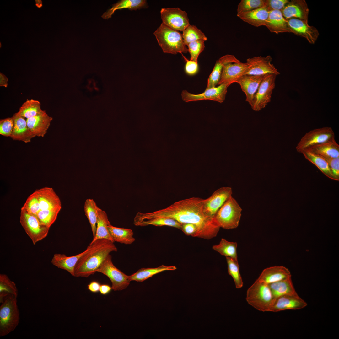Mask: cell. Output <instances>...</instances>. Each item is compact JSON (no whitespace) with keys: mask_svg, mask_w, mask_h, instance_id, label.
Returning a JSON list of instances; mask_svg holds the SVG:
<instances>
[{"mask_svg":"<svg viewBox=\"0 0 339 339\" xmlns=\"http://www.w3.org/2000/svg\"><path fill=\"white\" fill-rule=\"evenodd\" d=\"M307 305V303L297 293L287 294L275 299L270 311L277 312L288 309H299Z\"/></svg>","mask_w":339,"mask_h":339,"instance_id":"cell-16","label":"cell"},{"mask_svg":"<svg viewBox=\"0 0 339 339\" xmlns=\"http://www.w3.org/2000/svg\"><path fill=\"white\" fill-rule=\"evenodd\" d=\"M97 213L98 219L96 234L91 243L101 239H107L114 243V241L108 229V226L110 223L108 220L107 213L105 211L99 207Z\"/></svg>","mask_w":339,"mask_h":339,"instance_id":"cell-29","label":"cell"},{"mask_svg":"<svg viewBox=\"0 0 339 339\" xmlns=\"http://www.w3.org/2000/svg\"><path fill=\"white\" fill-rule=\"evenodd\" d=\"M289 1L288 0H265V6L269 12L272 10L281 11Z\"/></svg>","mask_w":339,"mask_h":339,"instance_id":"cell-48","label":"cell"},{"mask_svg":"<svg viewBox=\"0 0 339 339\" xmlns=\"http://www.w3.org/2000/svg\"><path fill=\"white\" fill-rule=\"evenodd\" d=\"M117 251L113 242L107 239L90 243L75 266L74 277H88L94 274L110 253Z\"/></svg>","mask_w":339,"mask_h":339,"instance_id":"cell-2","label":"cell"},{"mask_svg":"<svg viewBox=\"0 0 339 339\" xmlns=\"http://www.w3.org/2000/svg\"><path fill=\"white\" fill-rule=\"evenodd\" d=\"M247 68L246 63H243L238 59L225 65L223 68L219 81V85L224 83L235 82L241 76L243 75Z\"/></svg>","mask_w":339,"mask_h":339,"instance_id":"cell-17","label":"cell"},{"mask_svg":"<svg viewBox=\"0 0 339 339\" xmlns=\"http://www.w3.org/2000/svg\"><path fill=\"white\" fill-rule=\"evenodd\" d=\"M335 138V134L331 127H325L316 128L307 132L301 138L296 149L301 153L307 148Z\"/></svg>","mask_w":339,"mask_h":339,"instance_id":"cell-10","label":"cell"},{"mask_svg":"<svg viewBox=\"0 0 339 339\" xmlns=\"http://www.w3.org/2000/svg\"><path fill=\"white\" fill-rule=\"evenodd\" d=\"M35 192L39 202L40 210H61V200L52 188L45 187Z\"/></svg>","mask_w":339,"mask_h":339,"instance_id":"cell-18","label":"cell"},{"mask_svg":"<svg viewBox=\"0 0 339 339\" xmlns=\"http://www.w3.org/2000/svg\"><path fill=\"white\" fill-rule=\"evenodd\" d=\"M247 303L260 311H270L274 299L269 285L257 279L248 289Z\"/></svg>","mask_w":339,"mask_h":339,"instance_id":"cell-4","label":"cell"},{"mask_svg":"<svg viewBox=\"0 0 339 339\" xmlns=\"http://www.w3.org/2000/svg\"><path fill=\"white\" fill-rule=\"evenodd\" d=\"M13 117H8L0 121V134L6 137H10L14 126Z\"/></svg>","mask_w":339,"mask_h":339,"instance_id":"cell-46","label":"cell"},{"mask_svg":"<svg viewBox=\"0 0 339 339\" xmlns=\"http://www.w3.org/2000/svg\"><path fill=\"white\" fill-rule=\"evenodd\" d=\"M100 284L96 281H93L87 285L88 289L93 293H97L99 292Z\"/></svg>","mask_w":339,"mask_h":339,"instance_id":"cell-51","label":"cell"},{"mask_svg":"<svg viewBox=\"0 0 339 339\" xmlns=\"http://www.w3.org/2000/svg\"><path fill=\"white\" fill-rule=\"evenodd\" d=\"M242 210L236 200L231 196L214 216V221L220 228L225 229L236 228L239 224Z\"/></svg>","mask_w":339,"mask_h":339,"instance_id":"cell-6","label":"cell"},{"mask_svg":"<svg viewBox=\"0 0 339 339\" xmlns=\"http://www.w3.org/2000/svg\"><path fill=\"white\" fill-rule=\"evenodd\" d=\"M237 243L229 242L222 238L219 243L213 246V249L221 255L237 260Z\"/></svg>","mask_w":339,"mask_h":339,"instance_id":"cell-39","label":"cell"},{"mask_svg":"<svg viewBox=\"0 0 339 339\" xmlns=\"http://www.w3.org/2000/svg\"><path fill=\"white\" fill-rule=\"evenodd\" d=\"M112 289V287L106 284L100 285L99 292L101 294L106 295L109 293Z\"/></svg>","mask_w":339,"mask_h":339,"instance_id":"cell-52","label":"cell"},{"mask_svg":"<svg viewBox=\"0 0 339 339\" xmlns=\"http://www.w3.org/2000/svg\"><path fill=\"white\" fill-rule=\"evenodd\" d=\"M281 11L287 20L294 18L308 22L309 9L304 0L289 1Z\"/></svg>","mask_w":339,"mask_h":339,"instance_id":"cell-19","label":"cell"},{"mask_svg":"<svg viewBox=\"0 0 339 339\" xmlns=\"http://www.w3.org/2000/svg\"><path fill=\"white\" fill-rule=\"evenodd\" d=\"M52 118L45 110L26 120L27 126L35 136L43 137L47 133Z\"/></svg>","mask_w":339,"mask_h":339,"instance_id":"cell-21","label":"cell"},{"mask_svg":"<svg viewBox=\"0 0 339 339\" xmlns=\"http://www.w3.org/2000/svg\"><path fill=\"white\" fill-rule=\"evenodd\" d=\"M133 223L136 226H145L153 225L156 226H167L181 229L182 224L174 219L165 218H155L149 219L134 220Z\"/></svg>","mask_w":339,"mask_h":339,"instance_id":"cell-35","label":"cell"},{"mask_svg":"<svg viewBox=\"0 0 339 339\" xmlns=\"http://www.w3.org/2000/svg\"><path fill=\"white\" fill-rule=\"evenodd\" d=\"M20 222L34 245L46 237L50 228L41 223L36 215L21 209Z\"/></svg>","mask_w":339,"mask_h":339,"instance_id":"cell-7","label":"cell"},{"mask_svg":"<svg viewBox=\"0 0 339 339\" xmlns=\"http://www.w3.org/2000/svg\"><path fill=\"white\" fill-rule=\"evenodd\" d=\"M276 76L274 74L264 75L250 105L253 110L259 111L271 101L273 90L275 87Z\"/></svg>","mask_w":339,"mask_h":339,"instance_id":"cell-9","label":"cell"},{"mask_svg":"<svg viewBox=\"0 0 339 339\" xmlns=\"http://www.w3.org/2000/svg\"><path fill=\"white\" fill-rule=\"evenodd\" d=\"M185 70L186 73L189 75L193 76L195 75L198 71L197 62L191 60H186Z\"/></svg>","mask_w":339,"mask_h":339,"instance_id":"cell-49","label":"cell"},{"mask_svg":"<svg viewBox=\"0 0 339 339\" xmlns=\"http://www.w3.org/2000/svg\"><path fill=\"white\" fill-rule=\"evenodd\" d=\"M98 207L94 201L92 199H87L84 206L85 214L90 225L93 238L96 234L98 219L97 210Z\"/></svg>","mask_w":339,"mask_h":339,"instance_id":"cell-37","label":"cell"},{"mask_svg":"<svg viewBox=\"0 0 339 339\" xmlns=\"http://www.w3.org/2000/svg\"><path fill=\"white\" fill-rule=\"evenodd\" d=\"M59 210H40L36 215L43 225L50 228L56 220Z\"/></svg>","mask_w":339,"mask_h":339,"instance_id":"cell-42","label":"cell"},{"mask_svg":"<svg viewBox=\"0 0 339 339\" xmlns=\"http://www.w3.org/2000/svg\"><path fill=\"white\" fill-rule=\"evenodd\" d=\"M41 104L37 100L27 99L20 107L16 114L27 119L29 118L40 113L43 110L41 109Z\"/></svg>","mask_w":339,"mask_h":339,"instance_id":"cell-38","label":"cell"},{"mask_svg":"<svg viewBox=\"0 0 339 339\" xmlns=\"http://www.w3.org/2000/svg\"><path fill=\"white\" fill-rule=\"evenodd\" d=\"M232 189L228 187H222L215 191L211 196L204 199L203 208L207 215L213 217L228 199L232 194Z\"/></svg>","mask_w":339,"mask_h":339,"instance_id":"cell-14","label":"cell"},{"mask_svg":"<svg viewBox=\"0 0 339 339\" xmlns=\"http://www.w3.org/2000/svg\"><path fill=\"white\" fill-rule=\"evenodd\" d=\"M14 126L12 134L10 137L13 140L30 142L35 136L28 128L25 118L15 113L13 116Z\"/></svg>","mask_w":339,"mask_h":339,"instance_id":"cell-23","label":"cell"},{"mask_svg":"<svg viewBox=\"0 0 339 339\" xmlns=\"http://www.w3.org/2000/svg\"><path fill=\"white\" fill-rule=\"evenodd\" d=\"M145 0H121L113 4L112 7L103 13L101 17L105 19L111 18L115 11L123 8L130 10L139 9L146 6Z\"/></svg>","mask_w":339,"mask_h":339,"instance_id":"cell-30","label":"cell"},{"mask_svg":"<svg viewBox=\"0 0 339 339\" xmlns=\"http://www.w3.org/2000/svg\"><path fill=\"white\" fill-rule=\"evenodd\" d=\"M8 79L4 74L0 73V86L7 87L8 86Z\"/></svg>","mask_w":339,"mask_h":339,"instance_id":"cell-53","label":"cell"},{"mask_svg":"<svg viewBox=\"0 0 339 339\" xmlns=\"http://www.w3.org/2000/svg\"><path fill=\"white\" fill-rule=\"evenodd\" d=\"M204 199L192 197L176 202L164 208L151 212H138L139 219L165 218L176 220L181 224L192 223L197 229V237L207 239L216 237L220 227L214 217L207 215L203 208Z\"/></svg>","mask_w":339,"mask_h":339,"instance_id":"cell-1","label":"cell"},{"mask_svg":"<svg viewBox=\"0 0 339 339\" xmlns=\"http://www.w3.org/2000/svg\"><path fill=\"white\" fill-rule=\"evenodd\" d=\"M327 162L335 180H339V157L333 158L322 156Z\"/></svg>","mask_w":339,"mask_h":339,"instance_id":"cell-47","label":"cell"},{"mask_svg":"<svg viewBox=\"0 0 339 339\" xmlns=\"http://www.w3.org/2000/svg\"><path fill=\"white\" fill-rule=\"evenodd\" d=\"M269 11L264 6L252 11L241 13L237 16L244 21L255 27L265 26Z\"/></svg>","mask_w":339,"mask_h":339,"instance_id":"cell-25","label":"cell"},{"mask_svg":"<svg viewBox=\"0 0 339 339\" xmlns=\"http://www.w3.org/2000/svg\"><path fill=\"white\" fill-rule=\"evenodd\" d=\"M237 59L233 55L227 54L217 60L213 69L208 78L206 89L216 87L219 81L224 66Z\"/></svg>","mask_w":339,"mask_h":339,"instance_id":"cell-28","label":"cell"},{"mask_svg":"<svg viewBox=\"0 0 339 339\" xmlns=\"http://www.w3.org/2000/svg\"><path fill=\"white\" fill-rule=\"evenodd\" d=\"M272 60L270 55L266 57L255 56L247 59L246 62L247 68L244 75H260L274 74L277 75L280 74V73L277 69L271 63Z\"/></svg>","mask_w":339,"mask_h":339,"instance_id":"cell-13","label":"cell"},{"mask_svg":"<svg viewBox=\"0 0 339 339\" xmlns=\"http://www.w3.org/2000/svg\"><path fill=\"white\" fill-rule=\"evenodd\" d=\"M204 42L203 40H197L191 42L187 45L191 56L190 60L197 62L200 54L205 47Z\"/></svg>","mask_w":339,"mask_h":339,"instance_id":"cell-45","label":"cell"},{"mask_svg":"<svg viewBox=\"0 0 339 339\" xmlns=\"http://www.w3.org/2000/svg\"><path fill=\"white\" fill-rule=\"evenodd\" d=\"M181 230L187 235L197 237V228L194 224L192 223L182 224Z\"/></svg>","mask_w":339,"mask_h":339,"instance_id":"cell-50","label":"cell"},{"mask_svg":"<svg viewBox=\"0 0 339 339\" xmlns=\"http://www.w3.org/2000/svg\"><path fill=\"white\" fill-rule=\"evenodd\" d=\"M96 272L103 274L109 278L112 284V289L115 291L125 289L130 284V281L129 276L114 265L111 256L110 254L106 257Z\"/></svg>","mask_w":339,"mask_h":339,"instance_id":"cell-8","label":"cell"},{"mask_svg":"<svg viewBox=\"0 0 339 339\" xmlns=\"http://www.w3.org/2000/svg\"><path fill=\"white\" fill-rule=\"evenodd\" d=\"M291 277L288 268L282 266H275L264 269L257 279L269 284Z\"/></svg>","mask_w":339,"mask_h":339,"instance_id":"cell-22","label":"cell"},{"mask_svg":"<svg viewBox=\"0 0 339 339\" xmlns=\"http://www.w3.org/2000/svg\"><path fill=\"white\" fill-rule=\"evenodd\" d=\"M305 150L322 156L339 157V145L335 138L311 146Z\"/></svg>","mask_w":339,"mask_h":339,"instance_id":"cell-27","label":"cell"},{"mask_svg":"<svg viewBox=\"0 0 339 339\" xmlns=\"http://www.w3.org/2000/svg\"><path fill=\"white\" fill-rule=\"evenodd\" d=\"M265 75H244L240 77L235 81L240 85L242 90L245 94L246 101L248 102L250 105Z\"/></svg>","mask_w":339,"mask_h":339,"instance_id":"cell-20","label":"cell"},{"mask_svg":"<svg viewBox=\"0 0 339 339\" xmlns=\"http://www.w3.org/2000/svg\"><path fill=\"white\" fill-rule=\"evenodd\" d=\"M108 229L114 242L130 245L135 241L133 232L131 229L116 227L110 224L108 226Z\"/></svg>","mask_w":339,"mask_h":339,"instance_id":"cell-32","label":"cell"},{"mask_svg":"<svg viewBox=\"0 0 339 339\" xmlns=\"http://www.w3.org/2000/svg\"><path fill=\"white\" fill-rule=\"evenodd\" d=\"M287 20L291 33L305 38L311 44L315 43L319 35L315 27L304 20L293 18Z\"/></svg>","mask_w":339,"mask_h":339,"instance_id":"cell-15","label":"cell"},{"mask_svg":"<svg viewBox=\"0 0 339 339\" xmlns=\"http://www.w3.org/2000/svg\"><path fill=\"white\" fill-rule=\"evenodd\" d=\"M21 209L34 215L37 214L40 209L39 202L35 191L28 196Z\"/></svg>","mask_w":339,"mask_h":339,"instance_id":"cell-44","label":"cell"},{"mask_svg":"<svg viewBox=\"0 0 339 339\" xmlns=\"http://www.w3.org/2000/svg\"><path fill=\"white\" fill-rule=\"evenodd\" d=\"M17 297L10 296L1 303L0 306V336L3 337L14 330L20 321Z\"/></svg>","mask_w":339,"mask_h":339,"instance_id":"cell-5","label":"cell"},{"mask_svg":"<svg viewBox=\"0 0 339 339\" xmlns=\"http://www.w3.org/2000/svg\"><path fill=\"white\" fill-rule=\"evenodd\" d=\"M265 6V0H242L237 9V16Z\"/></svg>","mask_w":339,"mask_h":339,"instance_id":"cell-43","label":"cell"},{"mask_svg":"<svg viewBox=\"0 0 339 339\" xmlns=\"http://www.w3.org/2000/svg\"><path fill=\"white\" fill-rule=\"evenodd\" d=\"M35 5L37 8H40L42 7L43 4L42 3V2L41 0H35Z\"/></svg>","mask_w":339,"mask_h":339,"instance_id":"cell-54","label":"cell"},{"mask_svg":"<svg viewBox=\"0 0 339 339\" xmlns=\"http://www.w3.org/2000/svg\"><path fill=\"white\" fill-rule=\"evenodd\" d=\"M153 34L164 53L176 54L188 52V48L183 41L182 34L179 31L162 23Z\"/></svg>","mask_w":339,"mask_h":339,"instance_id":"cell-3","label":"cell"},{"mask_svg":"<svg viewBox=\"0 0 339 339\" xmlns=\"http://www.w3.org/2000/svg\"><path fill=\"white\" fill-rule=\"evenodd\" d=\"M175 266H166L163 265L154 268H142L136 272L129 276L130 281H135L142 282L153 275L165 271H174L176 269Z\"/></svg>","mask_w":339,"mask_h":339,"instance_id":"cell-31","label":"cell"},{"mask_svg":"<svg viewBox=\"0 0 339 339\" xmlns=\"http://www.w3.org/2000/svg\"><path fill=\"white\" fill-rule=\"evenodd\" d=\"M230 85L228 83L222 84L217 87L206 89L202 93L196 94L184 90L181 92L182 99L183 101L186 102L210 100L222 103L225 99L227 88Z\"/></svg>","mask_w":339,"mask_h":339,"instance_id":"cell-12","label":"cell"},{"mask_svg":"<svg viewBox=\"0 0 339 339\" xmlns=\"http://www.w3.org/2000/svg\"><path fill=\"white\" fill-rule=\"evenodd\" d=\"M182 37L185 45L197 40L206 41L207 37L201 30L194 25H188L182 31Z\"/></svg>","mask_w":339,"mask_h":339,"instance_id":"cell-40","label":"cell"},{"mask_svg":"<svg viewBox=\"0 0 339 339\" xmlns=\"http://www.w3.org/2000/svg\"><path fill=\"white\" fill-rule=\"evenodd\" d=\"M18 290L16 284L4 274L0 275V303H2L8 297L12 296L17 298Z\"/></svg>","mask_w":339,"mask_h":339,"instance_id":"cell-36","label":"cell"},{"mask_svg":"<svg viewBox=\"0 0 339 339\" xmlns=\"http://www.w3.org/2000/svg\"><path fill=\"white\" fill-rule=\"evenodd\" d=\"M301 153L306 159L316 166L325 175L335 180L327 162L323 157L306 150L303 151Z\"/></svg>","mask_w":339,"mask_h":339,"instance_id":"cell-34","label":"cell"},{"mask_svg":"<svg viewBox=\"0 0 339 339\" xmlns=\"http://www.w3.org/2000/svg\"><path fill=\"white\" fill-rule=\"evenodd\" d=\"M85 252V250L78 254L70 256H67L64 254H55L51 259V263L54 266L67 271L74 276L75 266Z\"/></svg>","mask_w":339,"mask_h":339,"instance_id":"cell-26","label":"cell"},{"mask_svg":"<svg viewBox=\"0 0 339 339\" xmlns=\"http://www.w3.org/2000/svg\"><path fill=\"white\" fill-rule=\"evenodd\" d=\"M228 272L233 278L237 288L242 287L243 285L239 272V266L237 260L226 257Z\"/></svg>","mask_w":339,"mask_h":339,"instance_id":"cell-41","label":"cell"},{"mask_svg":"<svg viewBox=\"0 0 339 339\" xmlns=\"http://www.w3.org/2000/svg\"><path fill=\"white\" fill-rule=\"evenodd\" d=\"M268 285L274 299L283 295L297 293L291 277Z\"/></svg>","mask_w":339,"mask_h":339,"instance_id":"cell-33","label":"cell"},{"mask_svg":"<svg viewBox=\"0 0 339 339\" xmlns=\"http://www.w3.org/2000/svg\"><path fill=\"white\" fill-rule=\"evenodd\" d=\"M265 26L270 32L276 34L291 33L287 20L283 16L281 11H270Z\"/></svg>","mask_w":339,"mask_h":339,"instance_id":"cell-24","label":"cell"},{"mask_svg":"<svg viewBox=\"0 0 339 339\" xmlns=\"http://www.w3.org/2000/svg\"><path fill=\"white\" fill-rule=\"evenodd\" d=\"M160 13L162 23L174 30L183 31L190 24L187 13L179 8H163Z\"/></svg>","mask_w":339,"mask_h":339,"instance_id":"cell-11","label":"cell"}]
</instances>
